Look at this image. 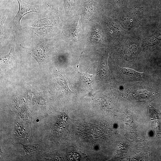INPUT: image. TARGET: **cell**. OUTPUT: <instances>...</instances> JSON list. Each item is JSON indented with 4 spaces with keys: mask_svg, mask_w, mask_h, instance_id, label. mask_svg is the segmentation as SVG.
<instances>
[{
    "mask_svg": "<svg viewBox=\"0 0 161 161\" xmlns=\"http://www.w3.org/2000/svg\"><path fill=\"white\" fill-rule=\"evenodd\" d=\"M19 4L18 11L11 22L10 28L16 29L20 24L21 21L25 15L30 13H40L47 10L50 8L48 4L41 5H31L27 4L21 0H17Z\"/></svg>",
    "mask_w": 161,
    "mask_h": 161,
    "instance_id": "cell-1",
    "label": "cell"
},
{
    "mask_svg": "<svg viewBox=\"0 0 161 161\" xmlns=\"http://www.w3.org/2000/svg\"><path fill=\"white\" fill-rule=\"evenodd\" d=\"M29 53L33 57L39 65L45 61L47 56V50L44 45L32 48L29 51Z\"/></svg>",
    "mask_w": 161,
    "mask_h": 161,
    "instance_id": "cell-2",
    "label": "cell"
},
{
    "mask_svg": "<svg viewBox=\"0 0 161 161\" xmlns=\"http://www.w3.org/2000/svg\"><path fill=\"white\" fill-rule=\"evenodd\" d=\"M56 17V15L51 14L44 18L39 20L34 23L32 28L35 29L49 26L55 22Z\"/></svg>",
    "mask_w": 161,
    "mask_h": 161,
    "instance_id": "cell-3",
    "label": "cell"
},
{
    "mask_svg": "<svg viewBox=\"0 0 161 161\" xmlns=\"http://www.w3.org/2000/svg\"><path fill=\"white\" fill-rule=\"evenodd\" d=\"M14 60V49L13 48L7 55L1 59L2 66L4 68H9L11 67V64L13 63Z\"/></svg>",
    "mask_w": 161,
    "mask_h": 161,
    "instance_id": "cell-4",
    "label": "cell"
},
{
    "mask_svg": "<svg viewBox=\"0 0 161 161\" xmlns=\"http://www.w3.org/2000/svg\"><path fill=\"white\" fill-rule=\"evenodd\" d=\"M99 73L102 79H110V72L106 60H103L100 61L99 66Z\"/></svg>",
    "mask_w": 161,
    "mask_h": 161,
    "instance_id": "cell-5",
    "label": "cell"
},
{
    "mask_svg": "<svg viewBox=\"0 0 161 161\" xmlns=\"http://www.w3.org/2000/svg\"><path fill=\"white\" fill-rule=\"evenodd\" d=\"M121 71L124 74L136 79H141L145 76L144 74L138 72L128 68H122Z\"/></svg>",
    "mask_w": 161,
    "mask_h": 161,
    "instance_id": "cell-6",
    "label": "cell"
},
{
    "mask_svg": "<svg viewBox=\"0 0 161 161\" xmlns=\"http://www.w3.org/2000/svg\"><path fill=\"white\" fill-rule=\"evenodd\" d=\"M87 72V71L85 73L82 74L79 72V74L83 82L89 88H92L91 83L94 80L95 78L93 75H89Z\"/></svg>",
    "mask_w": 161,
    "mask_h": 161,
    "instance_id": "cell-7",
    "label": "cell"
},
{
    "mask_svg": "<svg viewBox=\"0 0 161 161\" xmlns=\"http://www.w3.org/2000/svg\"><path fill=\"white\" fill-rule=\"evenodd\" d=\"M22 145L25 151L31 155L34 154L39 150V146L38 144L28 145Z\"/></svg>",
    "mask_w": 161,
    "mask_h": 161,
    "instance_id": "cell-8",
    "label": "cell"
},
{
    "mask_svg": "<svg viewBox=\"0 0 161 161\" xmlns=\"http://www.w3.org/2000/svg\"><path fill=\"white\" fill-rule=\"evenodd\" d=\"M80 30L78 21L72 25L70 28V31L74 38H77Z\"/></svg>",
    "mask_w": 161,
    "mask_h": 161,
    "instance_id": "cell-9",
    "label": "cell"
},
{
    "mask_svg": "<svg viewBox=\"0 0 161 161\" xmlns=\"http://www.w3.org/2000/svg\"><path fill=\"white\" fill-rule=\"evenodd\" d=\"M8 12L1 13V21H0V30H1V37L2 36L3 34V26L4 23L8 15Z\"/></svg>",
    "mask_w": 161,
    "mask_h": 161,
    "instance_id": "cell-10",
    "label": "cell"
},
{
    "mask_svg": "<svg viewBox=\"0 0 161 161\" xmlns=\"http://www.w3.org/2000/svg\"><path fill=\"white\" fill-rule=\"evenodd\" d=\"M100 33L97 30L94 31L91 37V41L94 43H98L100 41Z\"/></svg>",
    "mask_w": 161,
    "mask_h": 161,
    "instance_id": "cell-11",
    "label": "cell"
},
{
    "mask_svg": "<svg viewBox=\"0 0 161 161\" xmlns=\"http://www.w3.org/2000/svg\"><path fill=\"white\" fill-rule=\"evenodd\" d=\"M73 0H64V6L65 10L69 11H71L73 7Z\"/></svg>",
    "mask_w": 161,
    "mask_h": 161,
    "instance_id": "cell-12",
    "label": "cell"
}]
</instances>
